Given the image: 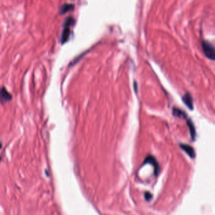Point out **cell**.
<instances>
[{
	"mask_svg": "<svg viewBox=\"0 0 215 215\" xmlns=\"http://www.w3.org/2000/svg\"><path fill=\"white\" fill-rule=\"evenodd\" d=\"M75 20L72 17H68L64 23V29L62 32L61 42L63 44H65L69 40L71 35V26L74 25Z\"/></svg>",
	"mask_w": 215,
	"mask_h": 215,
	"instance_id": "cell-1",
	"label": "cell"
},
{
	"mask_svg": "<svg viewBox=\"0 0 215 215\" xmlns=\"http://www.w3.org/2000/svg\"><path fill=\"white\" fill-rule=\"evenodd\" d=\"M203 52L208 59L214 60L215 59V50L213 45L208 41H204L202 44Z\"/></svg>",
	"mask_w": 215,
	"mask_h": 215,
	"instance_id": "cell-2",
	"label": "cell"
},
{
	"mask_svg": "<svg viewBox=\"0 0 215 215\" xmlns=\"http://www.w3.org/2000/svg\"><path fill=\"white\" fill-rule=\"evenodd\" d=\"M12 95L8 91L5 87H0V101L2 103H7L11 100Z\"/></svg>",
	"mask_w": 215,
	"mask_h": 215,
	"instance_id": "cell-3",
	"label": "cell"
},
{
	"mask_svg": "<svg viewBox=\"0 0 215 215\" xmlns=\"http://www.w3.org/2000/svg\"><path fill=\"white\" fill-rule=\"evenodd\" d=\"M151 163V165L153 166L154 169H155V174L156 175H158L160 172V167L158 162H157L156 160L155 159V157L152 155H148L146 157V159L144 161V163Z\"/></svg>",
	"mask_w": 215,
	"mask_h": 215,
	"instance_id": "cell-4",
	"label": "cell"
},
{
	"mask_svg": "<svg viewBox=\"0 0 215 215\" xmlns=\"http://www.w3.org/2000/svg\"><path fill=\"white\" fill-rule=\"evenodd\" d=\"M180 146L182 149L190 157H191L192 159H194L196 157L195 150L193 148V147L190 146V145L188 144H181L180 145Z\"/></svg>",
	"mask_w": 215,
	"mask_h": 215,
	"instance_id": "cell-5",
	"label": "cell"
},
{
	"mask_svg": "<svg viewBox=\"0 0 215 215\" xmlns=\"http://www.w3.org/2000/svg\"><path fill=\"white\" fill-rule=\"evenodd\" d=\"M182 101L185 104L187 107L188 108L189 110H192L194 108V105H193V99L190 94L187 93L184 95L182 97Z\"/></svg>",
	"mask_w": 215,
	"mask_h": 215,
	"instance_id": "cell-6",
	"label": "cell"
},
{
	"mask_svg": "<svg viewBox=\"0 0 215 215\" xmlns=\"http://www.w3.org/2000/svg\"><path fill=\"white\" fill-rule=\"evenodd\" d=\"M187 126H188V128H189V130L191 138L192 139V140H195L196 136V128H195L193 122H192V120L190 119L187 120Z\"/></svg>",
	"mask_w": 215,
	"mask_h": 215,
	"instance_id": "cell-7",
	"label": "cell"
},
{
	"mask_svg": "<svg viewBox=\"0 0 215 215\" xmlns=\"http://www.w3.org/2000/svg\"><path fill=\"white\" fill-rule=\"evenodd\" d=\"M172 114H173L174 116L178 117L180 118L186 119L187 118V114L186 113V112H184V111L177 108H173V110H172Z\"/></svg>",
	"mask_w": 215,
	"mask_h": 215,
	"instance_id": "cell-8",
	"label": "cell"
},
{
	"mask_svg": "<svg viewBox=\"0 0 215 215\" xmlns=\"http://www.w3.org/2000/svg\"><path fill=\"white\" fill-rule=\"evenodd\" d=\"M74 8V5L73 4H65L63 5L60 10V13L65 14L67 13L69 11H70Z\"/></svg>",
	"mask_w": 215,
	"mask_h": 215,
	"instance_id": "cell-9",
	"label": "cell"
},
{
	"mask_svg": "<svg viewBox=\"0 0 215 215\" xmlns=\"http://www.w3.org/2000/svg\"><path fill=\"white\" fill-rule=\"evenodd\" d=\"M145 198H146V200H150L152 196H151V194L150 193H145Z\"/></svg>",
	"mask_w": 215,
	"mask_h": 215,
	"instance_id": "cell-10",
	"label": "cell"
},
{
	"mask_svg": "<svg viewBox=\"0 0 215 215\" xmlns=\"http://www.w3.org/2000/svg\"><path fill=\"white\" fill-rule=\"evenodd\" d=\"M137 87H138V84H137V83H136V82L134 81V89H135V92L136 93H137V91H137Z\"/></svg>",
	"mask_w": 215,
	"mask_h": 215,
	"instance_id": "cell-11",
	"label": "cell"
},
{
	"mask_svg": "<svg viewBox=\"0 0 215 215\" xmlns=\"http://www.w3.org/2000/svg\"><path fill=\"white\" fill-rule=\"evenodd\" d=\"M1 147H2V144H1V142H0V149H1Z\"/></svg>",
	"mask_w": 215,
	"mask_h": 215,
	"instance_id": "cell-12",
	"label": "cell"
}]
</instances>
